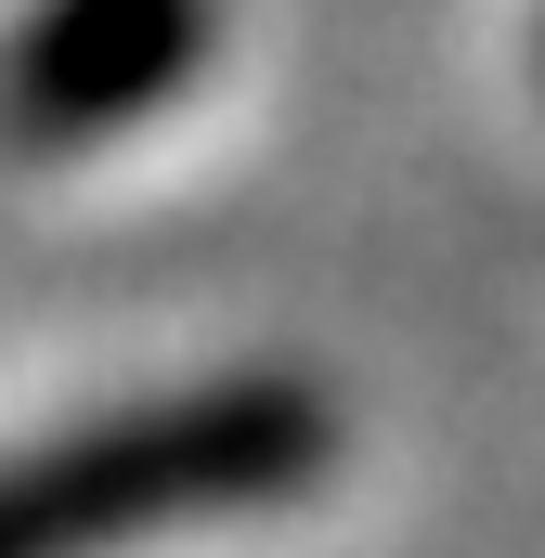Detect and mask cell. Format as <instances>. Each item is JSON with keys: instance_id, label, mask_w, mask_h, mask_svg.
<instances>
[{"instance_id": "cell-1", "label": "cell", "mask_w": 545, "mask_h": 558, "mask_svg": "<svg viewBox=\"0 0 545 558\" xmlns=\"http://www.w3.org/2000/svg\"><path fill=\"white\" fill-rule=\"evenodd\" d=\"M325 468H338V403L312 377L286 364L195 377L0 454V558H118L143 533L261 520V507H299Z\"/></svg>"}, {"instance_id": "cell-2", "label": "cell", "mask_w": 545, "mask_h": 558, "mask_svg": "<svg viewBox=\"0 0 545 558\" xmlns=\"http://www.w3.org/2000/svg\"><path fill=\"white\" fill-rule=\"evenodd\" d=\"M221 0H26L0 39V143L13 156H78V143L156 118L195 92Z\"/></svg>"}]
</instances>
